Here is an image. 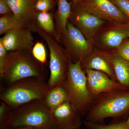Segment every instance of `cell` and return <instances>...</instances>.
I'll return each instance as SVG.
<instances>
[{
    "label": "cell",
    "instance_id": "26",
    "mask_svg": "<svg viewBox=\"0 0 129 129\" xmlns=\"http://www.w3.org/2000/svg\"><path fill=\"white\" fill-rule=\"evenodd\" d=\"M129 19V0H109Z\"/></svg>",
    "mask_w": 129,
    "mask_h": 129
},
{
    "label": "cell",
    "instance_id": "30",
    "mask_svg": "<svg viewBox=\"0 0 129 129\" xmlns=\"http://www.w3.org/2000/svg\"><path fill=\"white\" fill-rule=\"evenodd\" d=\"M83 0H72L71 2L72 3V9L76 5L78 4L80 2H81Z\"/></svg>",
    "mask_w": 129,
    "mask_h": 129
},
{
    "label": "cell",
    "instance_id": "11",
    "mask_svg": "<svg viewBox=\"0 0 129 129\" xmlns=\"http://www.w3.org/2000/svg\"><path fill=\"white\" fill-rule=\"evenodd\" d=\"M32 31L28 28L19 27L8 31L0 39L8 52L18 50L32 51L34 45Z\"/></svg>",
    "mask_w": 129,
    "mask_h": 129
},
{
    "label": "cell",
    "instance_id": "20",
    "mask_svg": "<svg viewBox=\"0 0 129 129\" xmlns=\"http://www.w3.org/2000/svg\"><path fill=\"white\" fill-rule=\"evenodd\" d=\"M19 27H24L14 17L13 14L2 16L0 18V35Z\"/></svg>",
    "mask_w": 129,
    "mask_h": 129
},
{
    "label": "cell",
    "instance_id": "31",
    "mask_svg": "<svg viewBox=\"0 0 129 129\" xmlns=\"http://www.w3.org/2000/svg\"><path fill=\"white\" fill-rule=\"evenodd\" d=\"M5 129H36L29 127H21V128H7Z\"/></svg>",
    "mask_w": 129,
    "mask_h": 129
},
{
    "label": "cell",
    "instance_id": "6",
    "mask_svg": "<svg viewBox=\"0 0 129 129\" xmlns=\"http://www.w3.org/2000/svg\"><path fill=\"white\" fill-rule=\"evenodd\" d=\"M35 32L46 42L50 50V75L47 82L49 89L62 84L67 79L69 61L64 48L50 35L37 26Z\"/></svg>",
    "mask_w": 129,
    "mask_h": 129
},
{
    "label": "cell",
    "instance_id": "1",
    "mask_svg": "<svg viewBox=\"0 0 129 129\" xmlns=\"http://www.w3.org/2000/svg\"><path fill=\"white\" fill-rule=\"evenodd\" d=\"M29 127L36 129H57L51 112L43 102L38 99L9 110L0 129Z\"/></svg>",
    "mask_w": 129,
    "mask_h": 129
},
{
    "label": "cell",
    "instance_id": "10",
    "mask_svg": "<svg viewBox=\"0 0 129 129\" xmlns=\"http://www.w3.org/2000/svg\"><path fill=\"white\" fill-rule=\"evenodd\" d=\"M69 21L88 40H93L95 35L107 21L86 11L77 5L72 9Z\"/></svg>",
    "mask_w": 129,
    "mask_h": 129
},
{
    "label": "cell",
    "instance_id": "12",
    "mask_svg": "<svg viewBox=\"0 0 129 129\" xmlns=\"http://www.w3.org/2000/svg\"><path fill=\"white\" fill-rule=\"evenodd\" d=\"M37 0H7L13 14L24 27L35 32L37 26L35 5Z\"/></svg>",
    "mask_w": 129,
    "mask_h": 129
},
{
    "label": "cell",
    "instance_id": "8",
    "mask_svg": "<svg viewBox=\"0 0 129 129\" xmlns=\"http://www.w3.org/2000/svg\"><path fill=\"white\" fill-rule=\"evenodd\" d=\"M129 39V23L107 22L93 39L95 48L112 52L125 40Z\"/></svg>",
    "mask_w": 129,
    "mask_h": 129
},
{
    "label": "cell",
    "instance_id": "28",
    "mask_svg": "<svg viewBox=\"0 0 129 129\" xmlns=\"http://www.w3.org/2000/svg\"><path fill=\"white\" fill-rule=\"evenodd\" d=\"M0 125L3 123L6 116L9 110V108L7 104L2 101L0 102Z\"/></svg>",
    "mask_w": 129,
    "mask_h": 129
},
{
    "label": "cell",
    "instance_id": "13",
    "mask_svg": "<svg viewBox=\"0 0 129 129\" xmlns=\"http://www.w3.org/2000/svg\"><path fill=\"white\" fill-rule=\"evenodd\" d=\"M84 71L87 76L88 90L94 95L116 90H129L103 72L94 70Z\"/></svg>",
    "mask_w": 129,
    "mask_h": 129
},
{
    "label": "cell",
    "instance_id": "2",
    "mask_svg": "<svg viewBox=\"0 0 129 129\" xmlns=\"http://www.w3.org/2000/svg\"><path fill=\"white\" fill-rule=\"evenodd\" d=\"M129 111V90H119L95 96L86 114V120L103 123L107 118H117Z\"/></svg>",
    "mask_w": 129,
    "mask_h": 129
},
{
    "label": "cell",
    "instance_id": "3",
    "mask_svg": "<svg viewBox=\"0 0 129 129\" xmlns=\"http://www.w3.org/2000/svg\"><path fill=\"white\" fill-rule=\"evenodd\" d=\"M6 70L2 79L7 86L22 79L37 77L46 80L48 72L45 64L37 61L32 51L18 50L8 52Z\"/></svg>",
    "mask_w": 129,
    "mask_h": 129
},
{
    "label": "cell",
    "instance_id": "19",
    "mask_svg": "<svg viewBox=\"0 0 129 129\" xmlns=\"http://www.w3.org/2000/svg\"><path fill=\"white\" fill-rule=\"evenodd\" d=\"M37 26L53 37L55 34L54 14L51 12L36 11Z\"/></svg>",
    "mask_w": 129,
    "mask_h": 129
},
{
    "label": "cell",
    "instance_id": "22",
    "mask_svg": "<svg viewBox=\"0 0 129 129\" xmlns=\"http://www.w3.org/2000/svg\"><path fill=\"white\" fill-rule=\"evenodd\" d=\"M83 124L87 129H129L123 128L121 122L106 124L103 123H93L85 120L83 121Z\"/></svg>",
    "mask_w": 129,
    "mask_h": 129
},
{
    "label": "cell",
    "instance_id": "16",
    "mask_svg": "<svg viewBox=\"0 0 129 129\" xmlns=\"http://www.w3.org/2000/svg\"><path fill=\"white\" fill-rule=\"evenodd\" d=\"M57 9L54 14L55 25L54 38L60 43V38L67 30V24L72 11V3L68 0H56Z\"/></svg>",
    "mask_w": 129,
    "mask_h": 129
},
{
    "label": "cell",
    "instance_id": "24",
    "mask_svg": "<svg viewBox=\"0 0 129 129\" xmlns=\"http://www.w3.org/2000/svg\"><path fill=\"white\" fill-rule=\"evenodd\" d=\"M8 51L0 41V77L3 78L7 68Z\"/></svg>",
    "mask_w": 129,
    "mask_h": 129
},
{
    "label": "cell",
    "instance_id": "25",
    "mask_svg": "<svg viewBox=\"0 0 129 129\" xmlns=\"http://www.w3.org/2000/svg\"><path fill=\"white\" fill-rule=\"evenodd\" d=\"M114 51L122 58L129 61V39L125 40Z\"/></svg>",
    "mask_w": 129,
    "mask_h": 129
},
{
    "label": "cell",
    "instance_id": "7",
    "mask_svg": "<svg viewBox=\"0 0 129 129\" xmlns=\"http://www.w3.org/2000/svg\"><path fill=\"white\" fill-rule=\"evenodd\" d=\"M67 30L61 36L60 42L64 46L69 61L76 63L89 55L94 50L93 40H88L80 30L69 21Z\"/></svg>",
    "mask_w": 129,
    "mask_h": 129
},
{
    "label": "cell",
    "instance_id": "23",
    "mask_svg": "<svg viewBox=\"0 0 129 129\" xmlns=\"http://www.w3.org/2000/svg\"><path fill=\"white\" fill-rule=\"evenodd\" d=\"M55 4L54 0H37L35 8L36 11L48 12L54 8Z\"/></svg>",
    "mask_w": 129,
    "mask_h": 129
},
{
    "label": "cell",
    "instance_id": "4",
    "mask_svg": "<svg viewBox=\"0 0 129 129\" xmlns=\"http://www.w3.org/2000/svg\"><path fill=\"white\" fill-rule=\"evenodd\" d=\"M49 89L46 80L37 77L22 79L7 86H1L0 99L9 108L44 99Z\"/></svg>",
    "mask_w": 129,
    "mask_h": 129
},
{
    "label": "cell",
    "instance_id": "17",
    "mask_svg": "<svg viewBox=\"0 0 129 129\" xmlns=\"http://www.w3.org/2000/svg\"><path fill=\"white\" fill-rule=\"evenodd\" d=\"M43 101L52 112L65 102H70V97L66 88L62 84H60L49 89Z\"/></svg>",
    "mask_w": 129,
    "mask_h": 129
},
{
    "label": "cell",
    "instance_id": "14",
    "mask_svg": "<svg viewBox=\"0 0 129 129\" xmlns=\"http://www.w3.org/2000/svg\"><path fill=\"white\" fill-rule=\"evenodd\" d=\"M57 129H81V116L73 108L70 102H65L51 112Z\"/></svg>",
    "mask_w": 129,
    "mask_h": 129
},
{
    "label": "cell",
    "instance_id": "9",
    "mask_svg": "<svg viewBox=\"0 0 129 129\" xmlns=\"http://www.w3.org/2000/svg\"><path fill=\"white\" fill-rule=\"evenodd\" d=\"M78 5L107 22L129 23L127 17L109 0H83Z\"/></svg>",
    "mask_w": 129,
    "mask_h": 129
},
{
    "label": "cell",
    "instance_id": "15",
    "mask_svg": "<svg viewBox=\"0 0 129 129\" xmlns=\"http://www.w3.org/2000/svg\"><path fill=\"white\" fill-rule=\"evenodd\" d=\"M81 65L84 70L88 69L101 71L107 74L112 79L117 81L111 52L100 50L95 48L90 55L81 61Z\"/></svg>",
    "mask_w": 129,
    "mask_h": 129
},
{
    "label": "cell",
    "instance_id": "27",
    "mask_svg": "<svg viewBox=\"0 0 129 129\" xmlns=\"http://www.w3.org/2000/svg\"><path fill=\"white\" fill-rule=\"evenodd\" d=\"M0 14L2 16L13 14L7 0H0Z\"/></svg>",
    "mask_w": 129,
    "mask_h": 129
},
{
    "label": "cell",
    "instance_id": "18",
    "mask_svg": "<svg viewBox=\"0 0 129 129\" xmlns=\"http://www.w3.org/2000/svg\"><path fill=\"white\" fill-rule=\"evenodd\" d=\"M112 61L117 81L129 90V61L112 52Z\"/></svg>",
    "mask_w": 129,
    "mask_h": 129
},
{
    "label": "cell",
    "instance_id": "21",
    "mask_svg": "<svg viewBox=\"0 0 129 129\" xmlns=\"http://www.w3.org/2000/svg\"><path fill=\"white\" fill-rule=\"evenodd\" d=\"M32 53L34 57L42 64H47V56L45 47L42 42L37 41L34 45Z\"/></svg>",
    "mask_w": 129,
    "mask_h": 129
},
{
    "label": "cell",
    "instance_id": "29",
    "mask_svg": "<svg viewBox=\"0 0 129 129\" xmlns=\"http://www.w3.org/2000/svg\"><path fill=\"white\" fill-rule=\"evenodd\" d=\"M121 123L123 128L125 129L129 128V117L126 120L121 122Z\"/></svg>",
    "mask_w": 129,
    "mask_h": 129
},
{
    "label": "cell",
    "instance_id": "5",
    "mask_svg": "<svg viewBox=\"0 0 129 129\" xmlns=\"http://www.w3.org/2000/svg\"><path fill=\"white\" fill-rule=\"evenodd\" d=\"M81 62L69 61L67 79L62 84L68 92L73 108L82 117L86 115L95 96L88 90L87 76Z\"/></svg>",
    "mask_w": 129,
    "mask_h": 129
}]
</instances>
